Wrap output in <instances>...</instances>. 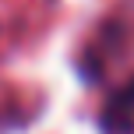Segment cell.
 I'll return each mask as SVG.
<instances>
[{"mask_svg":"<svg viewBox=\"0 0 134 134\" xmlns=\"http://www.w3.org/2000/svg\"><path fill=\"white\" fill-rule=\"evenodd\" d=\"M99 124L106 134H134V78L109 95Z\"/></svg>","mask_w":134,"mask_h":134,"instance_id":"obj_1","label":"cell"}]
</instances>
